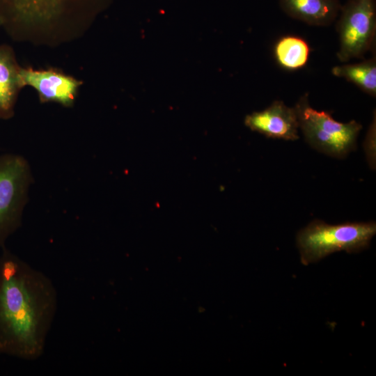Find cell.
Wrapping results in <instances>:
<instances>
[{"instance_id":"6da1fadb","label":"cell","mask_w":376,"mask_h":376,"mask_svg":"<svg viewBox=\"0 0 376 376\" xmlns=\"http://www.w3.org/2000/svg\"><path fill=\"white\" fill-rule=\"evenodd\" d=\"M58 304L52 280L5 246L0 255V354L33 361L45 350Z\"/></svg>"},{"instance_id":"7a4b0ae2","label":"cell","mask_w":376,"mask_h":376,"mask_svg":"<svg viewBox=\"0 0 376 376\" xmlns=\"http://www.w3.org/2000/svg\"><path fill=\"white\" fill-rule=\"evenodd\" d=\"M376 233L375 222L328 224L315 220L297 235V246L302 264L318 262L338 251H361L368 247Z\"/></svg>"},{"instance_id":"3957f363","label":"cell","mask_w":376,"mask_h":376,"mask_svg":"<svg viewBox=\"0 0 376 376\" xmlns=\"http://www.w3.org/2000/svg\"><path fill=\"white\" fill-rule=\"evenodd\" d=\"M299 128L307 143L317 150L334 157L342 158L357 148L362 125L354 120L340 123L327 111L311 107L308 94L301 96L295 107Z\"/></svg>"},{"instance_id":"277c9868","label":"cell","mask_w":376,"mask_h":376,"mask_svg":"<svg viewBox=\"0 0 376 376\" xmlns=\"http://www.w3.org/2000/svg\"><path fill=\"white\" fill-rule=\"evenodd\" d=\"M33 175L23 156L0 155V247L21 226Z\"/></svg>"},{"instance_id":"5b68a950","label":"cell","mask_w":376,"mask_h":376,"mask_svg":"<svg viewBox=\"0 0 376 376\" xmlns=\"http://www.w3.org/2000/svg\"><path fill=\"white\" fill-rule=\"evenodd\" d=\"M338 17V59L345 63L363 58L375 41L376 0H347Z\"/></svg>"},{"instance_id":"8992f818","label":"cell","mask_w":376,"mask_h":376,"mask_svg":"<svg viewBox=\"0 0 376 376\" xmlns=\"http://www.w3.org/2000/svg\"><path fill=\"white\" fill-rule=\"evenodd\" d=\"M88 0H0V23L18 26L49 24L65 15L72 4Z\"/></svg>"},{"instance_id":"52a82bcc","label":"cell","mask_w":376,"mask_h":376,"mask_svg":"<svg viewBox=\"0 0 376 376\" xmlns=\"http://www.w3.org/2000/svg\"><path fill=\"white\" fill-rule=\"evenodd\" d=\"M244 124L251 130L268 138L295 141L299 139V122L295 109L275 100L268 107L247 115Z\"/></svg>"},{"instance_id":"ba28073f","label":"cell","mask_w":376,"mask_h":376,"mask_svg":"<svg viewBox=\"0 0 376 376\" xmlns=\"http://www.w3.org/2000/svg\"><path fill=\"white\" fill-rule=\"evenodd\" d=\"M19 88L31 86L39 94L41 102H56L63 106H71L81 82L72 77L54 70H33L19 68Z\"/></svg>"},{"instance_id":"9c48e42d","label":"cell","mask_w":376,"mask_h":376,"mask_svg":"<svg viewBox=\"0 0 376 376\" xmlns=\"http://www.w3.org/2000/svg\"><path fill=\"white\" fill-rule=\"evenodd\" d=\"M279 3L289 17L317 26L331 25L342 6L338 0H279Z\"/></svg>"},{"instance_id":"30bf717a","label":"cell","mask_w":376,"mask_h":376,"mask_svg":"<svg viewBox=\"0 0 376 376\" xmlns=\"http://www.w3.org/2000/svg\"><path fill=\"white\" fill-rule=\"evenodd\" d=\"M19 68L9 47L0 46V118H9L13 115L19 85Z\"/></svg>"},{"instance_id":"8fae6325","label":"cell","mask_w":376,"mask_h":376,"mask_svg":"<svg viewBox=\"0 0 376 376\" xmlns=\"http://www.w3.org/2000/svg\"><path fill=\"white\" fill-rule=\"evenodd\" d=\"M274 53L281 67L288 70H297L307 63L310 47L301 37L285 36L276 42Z\"/></svg>"},{"instance_id":"7c38bea8","label":"cell","mask_w":376,"mask_h":376,"mask_svg":"<svg viewBox=\"0 0 376 376\" xmlns=\"http://www.w3.org/2000/svg\"><path fill=\"white\" fill-rule=\"evenodd\" d=\"M331 73L355 84L370 96H376L375 56L357 63L334 66L331 69Z\"/></svg>"},{"instance_id":"4fadbf2b","label":"cell","mask_w":376,"mask_h":376,"mask_svg":"<svg viewBox=\"0 0 376 376\" xmlns=\"http://www.w3.org/2000/svg\"><path fill=\"white\" fill-rule=\"evenodd\" d=\"M375 132L376 118L375 111H374L373 118L369 126L364 141V148L367 161L373 169L375 167Z\"/></svg>"},{"instance_id":"5bb4252c","label":"cell","mask_w":376,"mask_h":376,"mask_svg":"<svg viewBox=\"0 0 376 376\" xmlns=\"http://www.w3.org/2000/svg\"><path fill=\"white\" fill-rule=\"evenodd\" d=\"M0 24H1V23H0Z\"/></svg>"}]
</instances>
